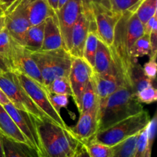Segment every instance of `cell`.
Segmentation results:
<instances>
[{"mask_svg": "<svg viewBox=\"0 0 157 157\" xmlns=\"http://www.w3.org/2000/svg\"><path fill=\"white\" fill-rule=\"evenodd\" d=\"M144 34V25L135 11H127L122 14L115 28L113 46L110 48L113 58L127 78L129 85V71L134 64L130 60L129 52L135 42ZM130 86L131 87L130 85Z\"/></svg>", "mask_w": 157, "mask_h": 157, "instance_id": "6da1fadb", "label": "cell"}, {"mask_svg": "<svg viewBox=\"0 0 157 157\" xmlns=\"http://www.w3.org/2000/svg\"><path fill=\"white\" fill-rule=\"evenodd\" d=\"M35 122L44 157H74L82 143L71 127H61L48 118Z\"/></svg>", "mask_w": 157, "mask_h": 157, "instance_id": "7a4b0ae2", "label": "cell"}, {"mask_svg": "<svg viewBox=\"0 0 157 157\" xmlns=\"http://www.w3.org/2000/svg\"><path fill=\"white\" fill-rule=\"evenodd\" d=\"M142 103L138 101L133 89L124 86L99 103V130L142 112ZM98 130V131H99Z\"/></svg>", "mask_w": 157, "mask_h": 157, "instance_id": "3957f363", "label": "cell"}, {"mask_svg": "<svg viewBox=\"0 0 157 157\" xmlns=\"http://www.w3.org/2000/svg\"><path fill=\"white\" fill-rule=\"evenodd\" d=\"M150 119L148 112L144 109L136 115L101 129L90 140L106 146H115L130 137L140 133L147 128Z\"/></svg>", "mask_w": 157, "mask_h": 157, "instance_id": "277c9868", "label": "cell"}, {"mask_svg": "<svg viewBox=\"0 0 157 157\" xmlns=\"http://www.w3.org/2000/svg\"><path fill=\"white\" fill-rule=\"evenodd\" d=\"M36 63L45 89L54 79L68 77L73 57L64 48L49 51L31 52Z\"/></svg>", "mask_w": 157, "mask_h": 157, "instance_id": "5b68a950", "label": "cell"}, {"mask_svg": "<svg viewBox=\"0 0 157 157\" xmlns=\"http://www.w3.org/2000/svg\"><path fill=\"white\" fill-rule=\"evenodd\" d=\"M0 89L14 106L28 112L36 120L48 118L37 107L28 95L14 71L0 74Z\"/></svg>", "mask_w": 157, "mask_h": 157, "instance_id": "8992f818", "label": "cell"}, {"mask_svg": "<svg viewBox=\"0 0 157 157\" xmlns=\"http://www.w3.org/2000/svg\"><path fill=\"white\" fill-rule=\"evenodd\" d=\"M14 72L18 77L21 86L34 103L36 105L37 107L55 124L64 128L68 127L61 117V114L58 113L51 104L47 89L27 75L16 71Z\"/></svg>", "mask_w": 157, "mask_h": 157, "instance_id": "52a82bcc", "label": "cell"}, {"mask_svg": "<svg viewBox=\"0 0 157 157\" xmlns=\"http://www.w3.org/2000/svg\"><path fill=\"white\" fill-rule=\"evenodd\" d=\"M29 2L30 0H18L5 12V29L22 46L26 32L31 26L28 16Z\"/></svg>", "mask_w": 157, "mask_h": 157, "instance_id": "ba28073f", "label": "cell"}, {"mask_svg": "<svg viewBox=\"0 0 157 157\" xmlns=\"http://www.w3.org/2000/svg\"><path fill=\"white\" fill-rule=\"evenodd\" d=\"M8 113L18 126L21 133L27 139L29 146L35 149L39 157H44L41 139L39 137L38 128H37L35 119L28 112L18 109L12 103L3 106Z\"/></svg>", "mask_w": 157, "mask_h": 157, "instance_id": "9c48e42d", "label": "cell"}, {"mask_svg": "<svg viewBox=\"0 0 157 157\" xmlns=\"http://www.w3.org/2000/svg\"><path fill=\"white\" fill-rule=\"evenodd\" d=\"M93 68L84 58H72L68 79L71 88L72 97L78 109L80 107L81 95L87 85L93 78Z\"/></svg>", "mask_w": 157, "mask_h": 157, "instance_id": "30bf717a", "label": "cell"}, {"mask_svg": "<svg viewBox=\"0 0 157 157\" xmlns=\"http://www.w3.org/2000/svg\"><path fill=\"white\" fill-rule=\"evenodd\" d=\"M55 13L62 35L63 47L68 52L72 29L83 13L82 2L81 0H67Z\"/></svg>", "mask_w": 157, "mask_h": 157, "instance_id": "8fae6325", "label": "cell"}, {"mask_svg": "<svg viewBox=\"0 0 157 157\" xmlns=\"http://www.w3.org/2000/svg\"><path fill=\"white\" fill-rule=\"evenodd\" d=\"M10 61L13 66L14 71L27 75L44 87L41 72L32 58L31 52L26 49L24 46L16 42L15 40L10 56Z\"/></svg>", "mask_w": 157, "mask_h": 157, "instance_id": "7c38bea8", "label": "cell"}, {"mask_svg": "<svg viewBox=\"0 0 157 157\" xmlns=\"http://www.w3.org/2000/svg\"><path fill=\"white\" fill-rule=\"evenodd\" d=\"M92 12L94 16L98 38L109 47H111L114 38L115 28L122 14L116 13L101 6L94 7Z\"/></svg>", "mask_w": 157, "mask_h": 157, "instance_id": "4fadbf2b", "label": "cell"}, {"mask_svg": "<svg viewBox=\"0 0 157 157\" xmlns=\"http://www.w3.org/2000/svg\"><path fill=\"white\" fill-rule=\"evenodd\" d=\"M90 31L96 32L95 20L88 18L83 12L72 29L68 52L73 58H83L84 45Z\"/></svg>", "mask_w": 157, "mask_h": 157, "instance_id": "5bb4252c", "label": "cell"}, {"mask_svg": "<svg viewBox=\"0 0 157 157\" xmlns=\"http://www.w3.org/2000/svg\"><path fill=\"white\" fill-rule=\"evenodd\" d=\"M93 80L97 93L99 97L100 103H102L107 99L120 88L124 86L130 87L124 75L121 73L98 75L94 72Z\"/></svg>", "mask_w": 157, "mask_h": 157, "instance_id": "9a60e30c", "label": "cell"}, {"mask_svg": "<svg viewBox=\"0 0 157 157\" xmlns=\"http://www.w3.org/2000/svg\"><path fill=\"white\" fill-rule=\"evenodd\" d=\"M93 70L94 73L98 75L121 73L124 75L113 58L110 48L100 39H98V48L95 54ZM124 77L126 78L125 75Z\"/></svg>", "mask_w": 157, "mask_h": 157, "instance_id": "2e32d148", "label": "cell"}, {"mask_svg": "<svg viewBox=\"0 0 157 157\" xmlns=\"http://www.w3.org/2000/svg\"><path fill=\"white\" fill-rule=\"evenodd\" d=\"M99 111H91L80 113L78 123L71 128L74 135L81 143L91 139L99 130Z\"/></svg>", "mask_w": 157, "mask_h": 157, "instance_id": "e0dca14e", "label": "cell"}, {"mask_svg": "<svg viewBox=\"0 0 157 157\" xmlns=\"http://www.w3.org/2000/svg\"><path fill=\"white\" fill-rule=\"evenodd\" d=\"M63 47V39L58 18L55 14L44 21V39L41 51L55 50Z\"/></svg>", "mask_w": 157, "mask_h": 157, "instance_id": "ac0fdd59", "label": "cell"}, {"mask_svg": "<svg viewBox=\"0 0 157 157\" xmlns=\"http://www.w3.org/2000/svg\"><path fill=\"white\" fill-rule=\"evenodd\" d=\"M0 135L9 139L12 141L24 143L29 146L25 137L21 133L12 117L2 105H0Z\"/></svg>", "mask_w": 157, "mask_h": 157, "instance_id": "d6986e66", "label": "cell"}, {"mask_svg": "<svg viewBox=\"0 0 157 157\" xmlns=\"http://www.w3.org/2000/svg\"><path fill=\"white\" fill-rule=\"evenodd\" d=\"M55 14L47 0H30L28 6V16L31 26L41 24Z\"/></svg>", "mask_w": 157, "mask_h": 157, "instance_id": "ffe728a7", "label": "cell"}, {"mask_svg": "<svg viewBox=\"0 0 157 157\" xmlns=\"http://www.w3.org/2000/svg\"><path fill=\"white\" fill-rule=\"evenodd\" d=\"M1 136L5 157H39L35 149L29 145L12 141Z\"/></svg>", "mask_w": 157, "mask_h": 157, "instance_id": "44dd1931", "label": "cell"}, {"mask_svg": "<svg viewBox=\"0 0 157 157\" xmlns=\"http://www.w3.org/2000/svg\"><path fill=\"white\" fill-rule=\"evenodd\" d=\"M44 22L37 26H30L25 33L24 46L31 52H38L41 49L44 39Z\"/></svg>", "mask_w": 157, "mask_h": 157, "instance_id": "7402d4cb", "label": "cell"}, {"mask_svg": "<svg viewBox=\"0 0 157 157\" xmlns=\"http://www.w3.org/2000/svg\"><path fill=\"white\" fill-rule=\"evenodd\" d=\"M99 97L97 93L94 83L92 78L87 85L82 95H81L80 107L78 111L80 113L91 111H99Z\"/></svg>", "mask_w": 157, "mask_h": 157, "instance_id": "603a6c76", "label": "cell"}, {"mask_svg": "<svg viewBox=\"0 0 157 157\" xmlns=\"http://www.w3.org/2000/svg\"><path fill=\"white\" fill-rule=\"evenodd\" d=\"M129 80L136 95L142 89L153 85V81L144 74L143 67L138 62L134 63L130 67L129 71Z\"/></svg>", "mask_w": 157, "mask_h": 157, "instance_id": "cb8c5ba5", "label": "cell"}, {"mask_svg": "<svg viewBox=\"0 0 157 157\" xmlns=\"http://www.w3.org/2000/svg\"><path fill=\"white\" fill-rule=\"evenodd\" d=\"M150 35L144 33L140 38H138L130 49L129 55L132 63L137 62V58L145 55H150Z\"/></svg>", "mask_w": 157, "mask_h": 157, "instance_id": "d4e9b609", "label": "cell"}, {"mask_svg": "<svg viewBox=\"0 0 157 157\" xmlns=\"http://www.w3.org/2000/svg\"><path fill=\"white\" fill-rule=\"evenodd\" d=\"M90 157H113L114 146H108L94 141L82 143Z\"/></svg>", "mask_w": 157, "mask_h": 157, "instance_id": "484cf974", "label": "cell"}, {"mask_svg": "<svg viewBox=\"0 0 157 157\" xmlns=\"http://www.w3.org/2000/svg\"><path fill=\"white\" fill-rule=\"evenodd\" d=\"M98 37L95 31H90L87 35L84 45V51H83V58L94 68V58L96 54L97 48H98Z\"/></svg>", "mask_w": 157, "mask_h": 157, "instance_id": "4316f807", "label": "cell"}, {"mask_svg": "<svg viewBox=\"0 0 157 157\" xmlns=\"http://www.w3.org/2000/svg\"><path fill=\"white\" fill-rule=\"evenodd\" d=\"M157 11V0H142L136 9V15L143 25L151 18Z\"/></svg>", "mask_w": 157, "mask_h": 157, "instance_id": "83f0119b", "label": "cell"}, {"mask_svg": "<svg viewBox=\"0 0 157 157\" xmlns=\"http://www.w3.org/2000/svg\"><path fill=\"white\" fill-rule=\"evenodd\" d=\"M139 135L136 134L133 135L115 146L113 157H133Z\"/></svg>", "mask_w": 157, "mask_h": 157, "instance_id": "f1b7e54d", "label": "cell"}, {"mask_svg": "<svg viewBox=\"0 0 157 157\" xmlns=\"http://www.w3.org/2000/svg\"><path fill=\"white\" fill-rule=\"evenodd\" d=\"M46 89L48 92L52 93L72 96V91L68 77H59L55 78L51 83Z\"/></svg>", "mask_w": 157, "mask_h": 157, "instance_id": "f546056e", "label": "cell"}, {"mask_svg": "<svg viewBox=\"0 0 157 157\" xmlns=\"http://www.w3.org/2000/svg\"><path fill=\"white\" fill-rule=\"evenodd\" d=\"M142 0H110L111 11L123 14L127 11H136Z\"/></svg>", "mask_w": 157, "mask_h": 157, "instance_id": "4dcf8cb0", "label": "cell"}, {"mask_svg": "<svg viewBox=\"0 0 157 157\" xmlns=\"http://www.w3.org/2000/svg\"><path fill=\"white\" fill-rule=\"evenodd\" d=\"M146 129L143 130L138 136L133 157H149L151 155L152 150L148 147L147 129Z\"/></svg>", "mask_w": 157, "mask_h": 157, "instance_id": "1f68e13d", "label": "cell"}, {"mask_svg": "<svg viewBox=\"0 0 157 157\" xmlns=\"http://www.w3.org/2000/svg\"><path fill=\"white\" fill-rule=\"evenodd\" d=\"M81 2H82L83 12L91 19H94V16L92 12V9L94 7L101 6L111 10L110 0H81Z\"/></svg>", "mask_w": 157, "mask_h": 157, "instance_id": "d6a6232c", "label": "cell"}, {"mask_svg": "<svg viewBox=\"0 0 157 157\" xmlns=\"http://www.w3.org/2000/svg\"><path fill=\"white\" fill-rule=\"evenodd\" d=\"M14 39L10 36L6 29L0 32V53L4 55L10 60Z\"/></svg>", "mask_w": 157, "mask_h": 157, "instance_id": "836d02e7", "label": "cell"}, {"mask_svg": "<svg viewBox=\"0 0 157 157\" xmlns=\"http://www.w3.org/2000/svg\"><path fill=\"white\" fill-rule=\"evenodd\" d=\"M136 98L140 103L151 104L157 100V90L153 86H148L136 93Z\"/></svg>", "mask_w": 157, "mask_h": 157, "instance_id": "e575fe53", "label": "cell"}, {"mask_svg": "<svg viewBox=\"0 0 157 157\" xmlns=\"http://www.w3.org/2000/svg\"><path fill=\"white\" fill-rule=\"evenodd\" d=\"M48 95L51 104L58 113H60L61 108H65L68 104V95H58L49 92H48Z\"/></svg>", "mask_w": 157, "mask_h": 157, "instance_id": "d590c367", "label": "cell"}, {"mask_svg": "<svg viewBox=\"0 0 157 157\" xmlns=\"http://www.w3.org/2000/svg\"><path fill=\"white\" fill-rule=\"evenodd\" d=\"M156 126H157V115L156 113L154 114L153 117L150 119L148 125L147 126V143H148L149 149L152 150L153 142H154L155 136L156 132Z\"/></svg>", "mask_w": 157, "mask_h": 157, "instance_id": "8d00e7d4", "label": "cell"}, {"mask_svg": "<svg viewBox=\"0 0 157 157\" xmlns=\"http://www.w3.org/2000/svg\"><path fill=\"white\" fill-rule=\"evenodd\" d=\"M156 58H151L149 59L147 62L143 66L144 74L148 77L149 78L154 81L156 76L157 72V64H156Z\"/></svg>", "mask_w": 157, "mask_h": 157, "instance_id": "74e56055", "label": "cell"}, {"mask_svg": "<svg viewBox=\"0 0 157 157\" xmlns=\"http://www.w3.org/2000/svg\"><path fill=\"white\" fill-rule=\"evenodd\" d=\"M12 71H14V69L11 61L7 57L0 53V74Z\"/></svg>", "mask_w": 157, "mask_h": 157, "instance_id": "f35d334b", "label": "cell"}, {"mask_svg": "<svg viewBox=\"0 0 157 157\" xmlns=\"http://www.w3.org/2000/svg\"><path fill=\"white\" fill-rule=\"evenodd\" d=\"M150 58H156L157 52V30H154L150 34Z\"/></svg>", "mask_w": 157, "mask_h": 157, "instance_id": "ab89813d", "label": "cell"}, {"mask_svg": "<svg viewBox=\"0 0 157 157\" xmlns=\"http://www.w3.org/2000/svg\"><path fill=\"white\" fill-rule=\"evenodd\" d=\"M144 33L149 34L150 35L153 31L157 30V15L155 14L151 18L148 20L146 22L145 25H144Z\"/></svg>", "mask_w": 157, "mask_h": 157, "instance_id": "60d3db41", "label": "cell"}, {"mask_svg": "<svg viewBox=\"0 0 157 157\" xmlns=\"http://www.w3.org/2000/svg\"><path fill=\"white\" fill-rule=\"evenodd\" d=\"M18 0H0V6L5 12Z\"/></svg>", "mask_w": 157, "mask_h": 157, "instance_id": "b9f144b4", "label": "cell"}, {"mask_svg": "<svg viewBox=\"0 0 157 157\" xmlns=\"http://www.w3.org/2000/svg\"><path fill=\"white\" fill-rule=\"evenodd\" d=\"M74 157H90L87 154V151L85 150L84 147L83 146V145L81 144V147L79 148V149L78 150L77 153L74 155Z\"/></svg>", "mask_w": 157, "mask_h": 157, "instance_id": "7bdbcfd3", "label": "cell"}, {"mask_svg": "<svg viewBox=\"0 0 157 157\" xmlns=\"http://www.w3.org/2000/svg\"><path fill=\"white\" fill-rule=\"evenodd\" d=\"M9 103H10V101L6 95V94L3 92V91L0 89V105L5 106V105L9 104Z\"/></svg>", "mask_w": 157, "mask_h": 157, "instance_id": "ee69618b", "label": "cell"}, {"mask_svg": "<svg viewBox=\"0 0 157 157\" xmlns=\"http://www.w3.org/2000/svg\"><path fill=\"white\" fill-rule=\"evenodd\" d=\"M48 3L50 7L53 9L55 12H57L58 9V0H47Z\"/></svg>", "mask_w": 157, "mask_h": 157, "instance_id": "f6af8a7d", "label": "cell"}, {"mask_svg": "<svg viewBox=\"0 0 157 157\" xmlns=\"http://www.w3.org/2000/svg\"><path fill=\"white\" fill-rule=\"evenodd\" d=\"M5 29V15L0 16V32Z\"/></svg>", "mask_w": 157, "mask_h": 157, "instance_id": "bcb514c9", "label": "cell"}, {"mask_svg": "<svg viewBox=\"0 0 157 157\" xmlns=\"http://www.w3.org/2000/svg\"><path fill=\"white\" fill-rule=\"evenodd\" d=\"M0 157H5L2 143V140H1V136H0Z\"/></svg>", "mask_w": 157, "mask_h": 157, "instance_id": "7dc6e473", "label": "cell"}, {"mask_svg": "<svg viewBox=\"0 0 157 157\" xmlns=\"http://www.w3.org/2000/svg\"><path fill=\"white\" fill-rule=\"evenodd\" d=\"M67 0H58V9H60V8L62 7L63 6H64V4L66 3V2H67Z\"/></svg>", "mask_w": 157, "mask_h": 157, "instance_id": "c3c4849f", "label": "cell"}, {"mask_svg": "<svg viewBox=\"0 0 157 157\" xmlns=\"http://www.w3.org/2000/svg\"><path fill=\"white\" fill-rule=\"evenodd\" d=\"M3 15H5V12L3 11V9H2L1 6H0V16H3Z\"/></svg>", "mask_w": 157, "mask_h": 157, "instance_id": "681fc988", "label": "cell"}, {"mask_svg": "<svg viewBox=\"0 0 157 157\" xmlns=\"http://www.w3.org/2000/svg\"><path fill=\"white\" fill-rule=\"evenodd\" d=\"M149 157H151V155H150V156H149Z\"/></svg>", "mask_w": 157, "mask_h": 157, "instance_id": "f907efd6", "label": "cell"}]
</instances>
